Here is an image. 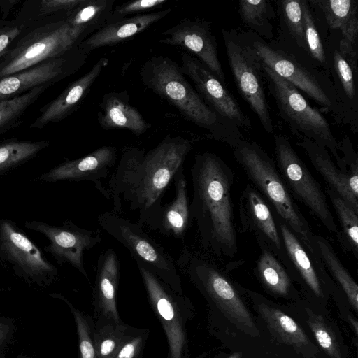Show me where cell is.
Masks as SVG:
<instances>
[{"mask_svg":"<svg viewBox=\"0 0 358 358\" xmlns=\"http://www.w3.org/2000/svg\"><path fill=\"white\" fill-rule=\"evenodd\" d=\"M192 147L188 138L167 135L147 152L138 147L127 149L101 193L113 199L115 212L122 211V201L128 203L138 212V224L157 230L163 196Z\"/></svg>","mask_w":358,"mask_h":358,"instance_id":"cell-1","label":"cell"},{"mask_svg":"<svg viewBox=\"0 0 358 358\" xmlns=\"http://www.w3.org/2000/svg\"><path fill=\"white\" fill-rule=\"evenodd\" d=\"M190 173V216L196 223L201 245L217 257L233 259L238 252L231 198L235 174L220 156L207 151L196 155Z\"/></svg>","mask_w":358,"mask_h":358,"instance_id":"cell-2","label":"cell"},{"mask_svg":"<svg viewBox=\"0 0 358 358\" xmlns=\"http://www.w3.org/2000/svg\"><path fill=\"white\" fill-rule=\"evenodd\" d=\"M143 85L178 110L188 121L208 131V137L231 148L244 139L240 129L222 120L186 79L178 64L168 57L148 59L141 69Z\"/></svg>","mask_w":358,"mask_h":358,"instance_id":"cell-3","label":"cell"},{"mask_svg":"<svg viewBox=\"0 0 358 358\" xmlns=\"http://www.w3.org/2000/svg\"><path fill=\"white\" fill-rule=\"evenodd\" d=\"M233 157L252 185L268 204L275 218L283 222L310 253L316 255L313 246L314 233L292 196L273 159L258 143L245 138L233 148Z\"/></svg>","mask_w":358,"mask_h":358,"instance_id":"cell-4","label":"cell"},{"mask_svg":"<svg viewBox=\"0 0 358 358\" xmlns=\"http://www.w3.org/2000/svg\"><path fill=\"white\" fill-rule=\"evenodd\" d=\"M242 34L260 62L313 100L322 112L333 117L336 124H343L329 73L300 62L279 47L274 40L267 42L251 31Z\"/></svg>","mask_w":358,"mask_h":358,"instance_id":"cell-5","label":"cell"},{"mask_svg":"<svg viewBox=\"0 0 358 358\" xmlns=\"http://www.w3.org/2000/svg\"><path fill=\"white\" fill-rule=\"evenodd\" d=\"M259 64L278 113L292 133L297 138H306L324 146L338 163L341 159L339 142L325 117L309 103L294 85L266 64L260 62Z\"/></svg>","mask_w":358,"mask_h":358,"instance_id":"cell-6","label":"cell"},{"mask_svg":"<svg viewBox=\"0 0 358 358\" xmlns=\"http://www.w3.org/2000/svg\"><path fill=\"white\" fill-rule=\"evenodd\" d=\"M176 264L228 320L245 334L252 336L259 335L241 296L230 278L217 265L188 248H183Z\"/></svg>","mask_w":358,"mask_h":358,"instance_id":"cell-7","label":"cell"},{"mask_svg":"<svg viewBox=\"0 0 358 358\" xmlns=\"http://www.w3.org/2000/svg\"><path fill=\"white\" fill-rule=\"evenodd\" d=\"M101 227L122 245L136 263L157 275L174 292L182 294V280L171 256L139 224L113 213L98 217Z\"/></svg>","mask_w":358,"mask_h":358,"instance_id":"cell-8","label":"cell"},{"mask_svg":"<svg viewBox=\"0 0 358 358\" xmlns=\"http://www.w3.org/2000/svg\"><path fill=\"white\" fill-rule=\"evenodd\" d=\"M273 136L275 164L292 196L303 203L329 231L337 235L338 228L322 186L289 139L280 134Z\"/></svg>","mask_w":358,"mask_h":358,"instance_id":"cell-9","label":"cell"},{"mask_svg":"<svg viewBox=\"0 0 358 358\" xmlns=\"http://www.w3.org/2000/svg\"><path fill=\"white\" fill-rule=\"evenodd\" d=\"M65 18L44 24L15 40L0 58V79L60 57L78 46Z\"/></svg>","mask_w":358,"mask_h":358,"instance_id":"cell-10","label":"cell"},{"mask_svg":"<svg viewBox=\"0 0 358 358\" xmlns=\"http://www.w3.org/2000/svg\"><path fill=\"white\" fill-rule=\"evenodd\" d=\"M222 34L228 62L240 94L258 117L265 131L273 135L275 129L258 59L242 32L222 29Z\"/></svg>","mask_w":358,"mask_h":358,"instance_id":"cell-11","label":"cell"},{"mask_svg":"<svg viewBox=\"0 0 358 358\" xmlns=\"http://www.w3.org/2000/svg\"><path fill=\"white\" fill-rule=\"evenodd\" d=\"M0 262L27 282L48 285L57 269L41 250L11 220L0 219Z\"/></svg>","mask_w":358,"mask_h":358,"instance_id":"cell-12","label":"cell"},{"mask_svg":"<svg viewBox=\"0 0 358 358\" xmlns=\"http://www.w3.org/2000/svg\"><path fill=\"white\" fill-rule=\"evenodd\" d=\"M149 303L157 315L169 344V358H185L187 336L185 325L189 299L174 292L157 275L136 263Z\"/></svg>","mask_w":358,"mask_h":358,"instance_id":"cell-13","label":"cell"},{"mask_svg":"<svg viewBox=\"0 0 358 358\" xmlns=\"http://www.w3.org/2000/svg\"><path fill=\"white\" fill-rule=\"evenodd\" d=\"M24 227L48 238L49 244L44 250L58 264H70L89 280L83 256L85 251L92 249L102 241L99 230L83 229L70 220L64 221L61 226L36 220L26 221Z\"/></svg>","mask_w":358,"mask_h":358,"instance_id":"cell-14","label":"cell"},{"mask_svg":"<svg viewBox=\"0 0 358 358\" xmlns=\"http://www.w3.org/2000/svg\"><path fill=\"white\" fill-rule=\"evenodd\" d=\"M181 61V71L191 79L198 94L214 113L240 130L251 129L250 119L225 84L221 83L195 57L183 52Z\"/></svg>","mask_w":358,"mask_h":358,"instance_id":"cell-15","label":"cell"},{"mask_svg":"<svg viewBox=\"0 0 358 358\" xmlns=\"http://www.w3.org/2000/svg\"><path fill=\"white\" fill-rule=\"evenodd\" d=\"M89 52L75 46L64 55L0 79V102L43 84H55L74 73L85 64Z\"/></svg>","mask_w":358,"mask_h":358,"instance_id":"cell-16","label":"cell"},{"mask_svg":"<svg viewBox=\"0 0 358 358\" xmlns=\"http://www.w3.org/2000/svg\"><path fill=\"white\" fill-rule=\"evenodd\" d=\"M159 42L182 48L194 55L219 80L225 84L215 35L209 23L200 18L181 20L175 26L161 33Z\"/></svg>","mask_w":358,"mask_h":358,"instance_id":"cell-17","label":"cell"},{"mask_svg":"<svg viewBox=\"0 0 358 358\" xmlns=\"http://www.w3.org/2000/svg\"><path fill=\"white\" fill-rule=\"evenodd\" d=\"M325 50L329 73L338 106L343 117V124L354 134L358 132V67L352 65L341 54L338 32L327 31Z\"/></svg>","mask_w":358,"mask_h":358,"instance_id":"cell-18","label":"cell"},{"mask_svg":"<svg viewBox=\"0 0 358 358\" xmlns=\"http://www.w3.org/2000/svg\"><path fill=\"white\" fill-rule=\"evenodd\" d=\"M323 30L338 32L341 54L354 65L358 60V0H308Z\"/></svg>","mask_w":358,"mask_h":358,"instance_id":"cell-19","label":"cell"},{"mask_svg":"<svg viewBox=\"0 0 358 358\" xmlns=\"http://www.w3.org/2000/svg\"><path fill=\"white\" fill-rule=\"evenodd\" d=\"M238 217L242 230L264 243L285 266L286 256L276 219L268 204L250 184L246 185L240 196Z\"/></svg>","mask_w":358,"mask_h":358,"instance_id":"cell-20","label":"cell"},{"mask_svg":"<svg viewBox=\"0 0 358 358\" xmlns=\"http://www.w3.org/2000/svg\"><path fill=\"white\" fill-rule=\"evenodd\" d=\"M276 221L286 256L285 267L292 279L297 278L316 298H324L325 287L332 278L317 253H310L283 222Z\"/></svg>","mask_w":358,"mask_h":358,"instance_id":"cell-21","label":"cell"},{"mask_svg":"<svg viewBox=\"0 0 358 358\" xmlns=\"http://www.w3.org/2000/svg\"><path fill=\"white\" fill-rule=\"evenodd\" d=\"M117 160V150L112 145H103L83 157L66 160L62 162L46 173L38 180L45 182L59 181L93 182L101 192L102 187L100 179L109 176V171Z\"/></svg>","mask_w":358,"mask_h":358,"instance_id":"cell-22","label":"cell"},{"mask_svg":"<svg viewBox=\"0 0 358 358\" xmlns=\"http://www.w3.org/2000/svg\"><path fill=\"white\" fill-rule=\"evenodd\" d=\"M108 63V58H100L87 72L72 82L57 97L40 108V115L31 124L30 128L42 129L48 124L63 120L75 112Z\"/></svg>","mask_w":358,"mask_h":358,"instance_id":"cell-23","label":"cell"},{"mask_svg":"<svg viewBox=\"0 0 358 358\" xmlns=\"http://www.w3.org/2000/svg\"><path fill=\"white\" fill-rule=\"evenodd\" d=\"M296 145L303 149L327 187L338 193L358 212V175L341 170L324 146L306 138H298Z\"/></svg>","mask_w":358,"mask_h":358,"instance_id":"cell-24","label":"cell"},{"mask_svg":"<svg viewBox=\"0 0 358 358\" xmlns=\"http://www.w3.org/2000/svg\"><path fill=\"white\" fill-rule=\"evenodd\" d=\"M120 266L115 250L108 248L101 253L96 264L92 290L93 306L96 318L121 322L116 304V292L120 280Z\"/></svg>","mask_w":358,"mask_h":358,"instance_id":"cell-25","label":"cell"},{"mask_svg":"<svg viewBox=\"0 0 358 358\" xmlns=\"http://www.w3.org/2000/svg\"><path fill=\"white\" fill-rule=\"evenodd\" d=\"M276 8L279 34L278 39L274 40L275 43L300 62L320 69L312 59L308 49L302 18L301 0H279L276 1Z\"/></svg>","mask_w":358,"mask_h":358,"instance_id":"cell-26","label":"cell"},{"mask_svg":"<svg viewBox=\"0 0 358 358\" xmlns=\"http://www.w3.org/2000/svg\"><path fill=\"white\" fill-rule=\"evenodd\" d=\"M127 92H110L103 95L97 114L102 129L129 130L141 136L152 127L135 107L129 104Z\"/></svg>","mask_w":358,"mask_h":358,"instance_id":"cell-27","label":"cell"},{"mask_svg":"<svg viewBox=\"0 0 358 358\" xmlns=\"http://www.w3.org/2000/svg\"><path fill=\"white\" fill-rule=\"evenodd\" d=\"M171 8L134 15L108 24L83 41L79 47L87 52L106 46H113L132 38L166 17Z\"/></svg>","mask_w":358,"mask_h":358,"instance_id":"cell-28","label":"cell"},{"mask_svg":"<svg viewBox=\"0 0 358 358\" xmlns=\"http://www.w3.org/2000/svg\"><path fill=\"white\" fill-rule=\"evenodd\" d=\"M115 0H84L65 18L77 45L103 27Z\"/></svg>","mask_w":358,"mask_h":358,"instance_id":"cell-29","label":"cell"},{"mask_svg":"<svg viewBox=\"0 0 358 358\" xmlns=\"http://www.w3.org/2000/svg\"><path fill=\"white\" fill-rule=\"evenodd\" d=\"M173 181L175 185V196L169 204L164 206L157 230L164 235L180 238L187 231L191 221L190 202L184 167L178 170Z\"/></svg>","mask_w":358,"mask_h":358,"instance_id":"cell-30","label":"cell"},{"mask_svg":"<svg viewBox=\"0 0 358 358\" xmlns=\"http://www.w3.org/2000/svg\"><path fill=\"white\" fill-rule=\"evenodd\" d=\"M257 310L276 340L292 346L305 356L308 355L313 344L303 330L292 317L264 302L257 303Z\"/></svg>","mask_w":358,"mask_h":358,"instance_id":"cell-31","label":"cell"},{"mask_svg":"<svg viewBox=\"0 0 358 358\" xmlns=\"http://www.w3.org/2000/svg\"><path fill=\"white\" fill-rule=\"evenodd\" d=\"M259 255L254 272L263 287L278 296H288L293 293L292 278L280 259L262 241H257Z\"/></svg>","mask_w":358,"mask_h":358,"instance_id":"cell-32","label":"cell"},{"mask_svg":"<svg viewBox=\"0 0 358 358\" xmlns=\"http://www.w3.org/2000/svg\"><path fill=\"white\" fill-rule=\"evenodd\" d=\"M138 331L122 321L96 318L92 338L98 358H115L124 345Z\"/></svg>","mask_w":358,"mask_h":358,"instance_id":"cell-33","label":"cell"},{"mask_svg":"<svg viewBox=\"0 0 358 358\" xmlns=\"http://www.w3.org/2000/svg\"><path fill=\"white\" fill-rule=\"evenodd\" d=\"M313 246L329 275L340 286L350 305L357 311V284L342 264L331 243L322 236L314 234Z\"/></svg>","mask_w":358,"mask_h":358,"instance_id":"cell-34","label":"cell"},{"mask_svg":"<svg viewBox=\"0 0 358 358\" xmlns=\"http://www.w3.org/2000/svg\"><path fill=\"white\" fill-rule=\"evenodd\" d=\"M324 192L334 208L341 229L336 235L343 249L358 255V212L338 193L326 187Z\"/></svg>","mask_w":358,"mask_h":358,"instance_id":"cell-35","label":"cell"},{"mask_svg":"<svg viewBox=\"0 0 358 358\" xmlns=\"http://www.w3.org/2000/svg\"><path fill=\"white\" fill-rule=\"evenodd\" d=\"M238 12L251 31L267 42L274 40L272 20L276 17V11L269 1L240 0Z\"/></svg>","mask_w":358,"mask_h":358,"instance_id":"cell-36","label":"cell"},{"mask_svg":"<svg viewBox=\"0 0 358 358\" xmlns=\"http://www.w3.org/2000/svg\"><path fill=\"white\" fill-rule=\"evenodd\" d=\"M43 84L15 98L0 102V135L18 127L27 109L50 87Z\"/></svg>","mask_w":358,"mask_h":358,"instance_id":"cell-37","label":"cell"},{"mask_svg":"<svg viewBox=\"0 0 358 358\" xmlns=\"http://www.w3.org/2000/svg\"><path fill=\"white\" fill-rule=\"evenodd\" d=\"M49 144L47 141L17 139L0 143V176L32 159Z\"/></svg>","mask_w":358,"mask_h":358,"instance_id":"cell-38","label":"cell"},{"mask_svg":"<svg viewBox=\"0 0 358 358\" xmlns=\"http://www.w3.org/2000/svg\"><path fill=\"white\" fill-rule=\"evenodd\" d=\"M301 7L305 37L310 55L319 69L330 75L325 44L322 42L319 27L308 0H301Z\"/></svg>","mask_w":358,"mask_h":358,"instance_id":"cell-39","label":"cell"},{"mask_svg":"<svg viewBox=\"0 0 358 358\" xmlns=\"http://www.w3.org/2000/svg\"><path fill=\"white\" fill-rule=\"evenodd\" d=\"M51 295L64 300L70 307L74 316L78 336L79 358H98L92 338L93 324L90 320L62 295Z\"/></svg>","mask_w":358,"mask_h":358,"instance_id":"cell-40","label":"cell"},{"mask_svg":"<svg viewBox=\"0 0 358 358\" xmlns=\"http://www.w3.org/2000/svg\"><path fill=\"white\" fill-rule=\"evenodd\" d=\"M308 324L317 341L330 358H341L336 337L322 317L313 313L306 308Z\"/></svg>","mask_w":358,"mask_h":358,"instance_id":"cell-41","label":"cell"},{"mask_svg":"<svg viewBox=\"0 0 358 358\" xmlns=\"http://www.w3.org/2000/svg\"><path fill=\"white\" fill-rule=\"evenodd\" d=\"M167 2L168 0H136L125 2L114 7L106 24L130 15L144 14L145 12L162 8Z\"/></svg>","mask_w":358,"mask_h":358,"instance_id":"cell-42","label":"cell"},{"mask_svg":"<svg viewBox=\"0 0 358 358\" xmlns=\"http://www.w3.org/2000/svg\"><path fill=\"white\" fill-rule=\"evenodd\" d=\"M148 336L147 330H139L124 345L115 358H141Z\"/></svg>","mask_w":358,"mask_h":358,"instance_id":"cell-43","label":"cell"},{"mask_svg":"<svg viewBox=\"0 0 358 358\" xmlns=\"http://www.w3.org/2000/svg\"><path fill=\"white\" fill-rule=\"evenodd\" d=\"M22 27L23 25L17 22H6L0 23V58L21 34Z\"/></svg>","mask_w":358,"mask_h":358,"instance_id":"cell-44","label":"cell"},{"mask_svg":"<svg viewBox=\"0 0 358 358\" xmlns=\"http://www.w3.org/2000/svg\"><path fill=\"white\" fill-rule=\"evenodd\" d=\"M84 0H43L40 1L39 13L49 15L64 12L68 15Z\"/></svg>","mask_w":358,"mask_h":358,"instance_id":"cell-45","label":"cell"},{"mask_svg":"<svg viewBox=\"0 0 358 358\" xmlns=\"http://www.w3.org/2000/svg\"><path fill=\"white\" fill-rule=\"evenodd\" d=\"M17 2H19V1H14V0H11V1H6V3H7V6L6 7H1V10H3V17L5 18L6 17V16L8 15L10 10L12 8V7L16 4Z\"/></svg>","mask_w":358,"mask_h":358,"instance_id":"cell-46","label":"cell"},{"mask_svg":"<svg viewBox=\"0 0 358 358\" xmlns=\"http://www.w3.org/2000/svg\"><path fill=\"white\" fill-rule=\"evenodd\" d=\"M8 332V327L4 324L0 323V344L6 338Z\"/></svg>","mask_w":358,"mask_h":358,"instance_id":"cell-47","label":"cell"},{"mask_svg":"<svg viewBox=\"0 0 358 358\" xmlns=\"http://www.w3.org/2000/svg\"><path fill=\"white\" fill-rule=\"evenodd\" d=\"M349 320L350 324L352 325V327H354V331L355 332V334L357 336L358 334V323L357 321L355 320L354 318L349 317Z\"/></svg>","mask_w":358,"mask_h":358,"instance_id":"cell-48","label":"cell"},{"mask_svg":"<svg viewBox=\"0 0 358 358\" xmlns=\"http://www.w3.org/2000/svg\"><path fill=\"white\" fill-rule=\"evenodd\" d=\"M242 354L240 352H236L231 354L229 357L227 358H241Z\"/></svg>","mask_w":358,"mask_h":358,"instance_id":"cell-49","label":"cell"}]
</instances>
